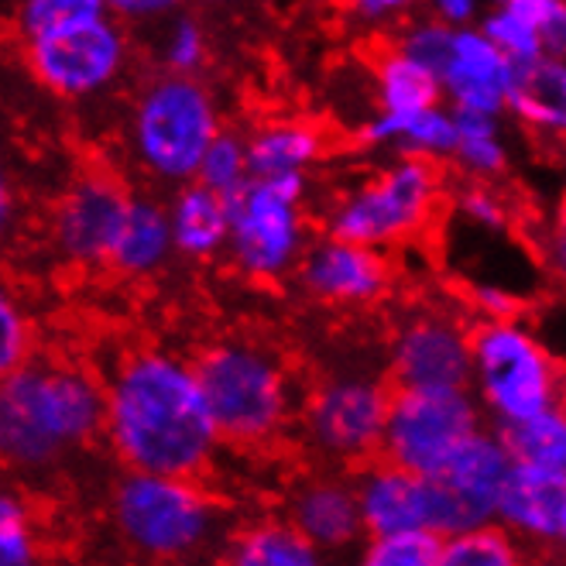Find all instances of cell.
I'll return each instance as SVG.
<instances>
[{"label": "cell", "instance_id": "6da1fadb", "mask_svg": "<svg viewBox=\"0 0 566 566\" xmlns=\"http://www.w3.org/2000/svg\"><path fill=\"white\" fill-rule=\"evenodd\" d=\"M104 429L135 474L182 481L203 471L220 443L196 368L161 350H135L117 364Z\"/></svg>", "mask_w": 566, "mask_h": 566}, {"label": "cell", "instance_id": "7a4b0ae2", "mask_svg": "<svg viewBox=\"0 0 566 566\" xmlns=\"http://www.w3.org/2000/svg\"><path fill=\"white\" fill-rule=\"evenodd\" d=\"M107 426V388L62 364H24L0 391V447L14 468L42 471Z\"/></svg>", "mask_w": 566, "mask_h": 566}, {"label": "cell", "instance_id": "3957f363", "mask_svg": "<svg viewBox=\"0 0 566 566\" xmlns=\"http://www.w3.org/2000/svg\"><path fill=\"white\" fill-rule=\"evenodd\" d=\"M223 135L217 104L192 76H158L145 86L130 117V148L145 172L165 182H196L213 142Z\"/></svg>", "mask_w": 566, "mask_h": 566}, {"label": "cell", "instance_id": "277c9868", "mask_svg": "<svg viewBox=\"0 0 566 566\" xmlns=\"http://www.w3.org/2000/svg\"><path fill=\"white\" fill-rule=\"evenodd\" d=\"M471 388L497 426H515L563 406L566 378L539 337L518 319H484L474 326Z\"/></svg>", "mask_w": 566, "mask_h": 566}, {"label": "cell", "instance_id": "5b68a950", "mask_svg": "<svg viewBox=\"0 0 566 566\" xmlns=\"http://www.w3.org/2000/svg\"><path fill=\"white\" fill-rule=\"evenodd\" d=\"M192 368L220 440L261 443L282 429L289 416V378L264 347L217 344Z\"/></svg>", "mask_w": 566, "mask_h": 566}, {"label": "cell", "instance_id": "8992f818", "mask_svg": "<svg viewBox=\"0 0 566 566\" xmlns=\"http://www.w3.org/2000/svg\"><path fill=\"white\" fill-rule=\"evenodd\" d=\"M437 199H440L437 161L402 155L371 182H364L347 199H340L337 210L329 213V238L371 251L391 248L419 234L429 223L432 210H437Z\"/></svg>", "mask_w": 566, "mask_h": 566}, {"label": "cell", "instance_id": "52a82bcc", "mask_svg": "<svg viewBox=\"0 0 566 566\" xmlns=\"http://www.w3.org/2000/svg\"><path fill=\"white\" fill-rule=\"evenodd\" d=\"M120 539L151 559H179L203 546L213 528V505L192 481L127 471L111 497Z\"/></svg>", "mask_w": 566, "mask_h": 566}, {"label": "cell", "instance_id": "ba28073f", "mask_svg": "<svg viewBox=\"0 0 566 566\" xmlns=\"http://www.w3.org/2000/svg\"><path fill=\"white\" fill-rule=\"evenodd\" d=\"M306 176L251 179L230 203V258L251 279H279L303 261Z\"/></svg>", "mask_w": 566, "mask_h": 566}, {"label": "cell", "instance_id": "9c48e42d", "mask_svg": "<svg viewBox=\"0 0 566 566\" xmlns=\"http://www.w3.org/2000/svg\"><path fill=\"white\" fill-rule=\"evenodd\" d=\"M28 70L59 96H90L117 80L127 59V39L111 8L93 4L45 35L24 42Z\"/></svg>", "mask_w": 566, "mask_h": 566}, {"label": "cell", "instance_id": "30bf717a", "mask_svg": "<svg viewBox=\"0 0 566 566\" xmlns=\"http://www.w3.org/2000/svg\"><path fill=\"white\" fill-rule=\"evenodd\" d=\"M481 429L471 391H395L381 460L419 478H432Z\"/></svg>", "mask_w": 566, "mask_h": 566}, {"label": "cell", "instance_id": "8fae6325", "mask_svg": "<svg viewBox=\"0 0 566 566\" xmlns=\"http://www.w3.org/2000/svg\"><path fill=\"white\" fill-rule=\"evenodd\" d=\"M515 460L502 440V432L478 429L443 468L429 478L432 484V532L440 539L474 532L497 522L505 481Z\"/></svg>", "mask_w": 566, "mask_h": 566}, {"label": "cell", "instance_id": "7c38bea8", "mask_svg": "<svg viewBox=\"0 0 566 566\" xmlns=\"http://www.w3.org/2000/svg\"><path fill=\"white\" fill-rule=\"evenodd\" d=\"M391 398L381 381L375 378H329L310 391L303 422L310 440L337 460H368L381 453Z\"/></svg>", "mask_w": 566, "mask_h": 566}, {"label": "cell", "instance_id": "4fadbf2b", "mask_svg": "<svg viewBox=\"0 0 566 566\" xmlns=\"http://www.w3.org/2000/svg\"><path fill=\"white\" fill-rule=\"evenodd\" d=\"M474 329L447 316H416L391 340L395 391H471Z\"/></svg>", "mask_w": 566, "mask_h": 566}, {"label": "cell", "instance_id": "5bb4252c", "mask_svg": "<svg viewBox=\"0 0 566 566\" xmlns=\"http://www.w3.org/2000/svg\"><path fill=\"white\" fill-rule=\"evenodd\" d=\"M130 196L111 176L76 179L55 207V244L76 264L107 261Z\"/></svg>", "mask_w": 566, "mask_h": 566}, {"label": "cell", "instance_id": "9a60e30c", "mask_svg": "<svg viewBox=\"0 0 566 566\" xmlns=\"http://www.w3.org/2000/svg\"><path fill=\"white\" fill-rule=\"evenodd\" d=\"M298 279L323 303L364 306L385 295L391 272L381 251L323 238L319 244L306 248L303 261H298Z\"/></svg>", "mask_w": 566, "mask_h": 566}, {"label": "cell", "instance_id": "2e32d148", "mask_svg": "<svg viewBox=\"0 0 566 566\" xmlns=\"http://www.w3.org/2000/svg\"><path fill=\"white\" fill-rule=\"evenodd\" d=\"M515 62L481 28H460L450 65L443 73V96L453 111L497 117L509 111Z\"/></svg>", "mask_w": 566, "mask_h": 566}, {"label": "cell", "instance_id": "e0dca14e", "mask_svg": "<svg viewBox=\"0 0 566 566\" xmlns=\"http://www.w3.org/2000/svg\"><path fill=\"white\" fill-rule=\"evenodd\" d=\"M357 502L364 532L371 539L402 536V532H432V484L429 478L378 460L357 481Z\"/></svg>", "mask_w": 566, "mask_h": 566}, {"label": "cell", "instance_id": "ac0fdd59", "mask_svg": "<svg viewBox=\"0 0 566 566\" xmlns=\"http://www.w3.org/2000/svg\"><path fill=\"white\" fill-rule=\"evenodd\" d=\"M566 522V478L546 474L536 468L515 463L502 502H497V522L512 536L532 543H559Z\"/></svg>", "mask_w": 566, "mask_h": 566}, {"label": "cell", "instance_id": "d6986e66", "mask_svg": "<svg viewBox=\"0 0 566 566\" xmlns=\"http://www.w3.org/2000/svg\"><path fill=\"white\" fill-rule=\"evenodd\" d=\"M292 525L303 532L319 553L350 546L364 532L357 488L350 481H333V478L310 481L292 497Z\"/></svg>", "mask_w": 566, "mask_h": 566}, {"label": "cell", "instance_id": "ffe728a7", "mask_svg": "<svg viewBox=\"0 0 566 566\" xmlns=\"http://www.w3.org/2000/svg\"><path fill=\"white\" fill-rule=\"evenodd\" d=\"M172 251H176V241H172L169 210L151 203V199L130 196L107 261L120 275H151L161 269L165 258Z\"/></svg>", "mask_w": 566, "mask_h": 566}, {"label": "cell", "instance_id": "44dd1931", "mask_svg": "<svg viewBox=\"0 0 566 566\" xmlns=\"http://www.w3.org/2000/svg\"><path fill=\"white\" fill-rule=\"evenodd\" d=\"M360 138L368 145H395L402 155L440 161L457 155V117L443 104L416 114H378L360 127Z\"/></svg>", "mask_w": 566, "mask_h": 566}, {"label": "cell", "instance_id": "7402d4cb", "mask_svg": "<svg viewBox=\"0 0 566 566\" xmlns=\"http://www.w3.org/2000/svg\"><path fill=\"white\" fill-rule=\"evenodd\" d=\"M509 111L536 130L566 135V62L536 59L515 65Z\"/></svg>", "mask_w": 566, "mask_h": 566}, {"label": "cell", "instance_id": "603a6c76", "mask_svg": "<svg viewBox=\"0 0 566 566\" xmlns=\"http://www.w3.org/2000/svg\"><path fill=\"white\" fill-rule=\"evenodd\" d=\"M176 251L189 258H210L230 244V203L207 186L189 182L169 207Z\"/></svg>", "mask_w": 566, "mask_h": 566}, {"label": "cell", "instance_id": "cb8c5ba5", "mask_svg": "<svg viewBox=\"0 0 566 566\" xmlns=\"http://www.w3.org/2000/svg\"><path fill=\"white\" fill-rule=\"evenodd\" d=\"M323 151V135L303 120L264 124L258 135L248 138L251 176L254 179H285L303 176Z\"/></svg>", "mask_w": 566, "mask_h": 566}, {"label": "cell", "instance_id": "d4e9b609", "mask_svg": "<svg viewBox=\"0 0 566 566\" xmlns=\"http://www.w3.org/2000/svg\"><path fill=\"white\" fill-rule=\"evenodd\" d=\"M223 566H323V553L292 522H258L230 543Z\"/></svg>", "mask_w": 566, "mask_h": 566}, {"label": "cell", "instance_id": "484cf974", "mask_svg": "<svg viewBox=\"0 0 566 566\" xmlns=\"http://www.w3.org/2000/svg\"><path fill=\"white\" fill-rule=\"evenodd\" d=\"M375 86H378L381 114H416V111L440 107L443 99L440 76L429 73L426 65H419L398 49L381 52L375 65Z\"/></svg>", "mask_w": 566, "mask_h": 566}, {"label": "cell", "instance_id": "4316f807", "mask_svg": "<svg viewBox=\"0 0 566 566\" xmlns=\"http://www.w3.org/2000/svg\"><path fill=\"white\" fill-rule=\"evenodd\" d=\"M502 440L522 468L566 478V409L556 406L543 416H532L515 426H497Z\"/></svg>", "mask_w": 566, "mask_h": 566}, {"label": "cell", "instance_id": "83f0119b", "mask_svg": "<svg viewBox=\"0 0 566 566\" xmlns=\"http://www.w3.org/2000/svg\"><path fill=\"white\" fill-rule=\"evenodd\" d=\"M453 117H457V155H453V161H460L463 169L478 179L502 172L509 165V151H505V138H502V127H497V117L468 114V111H453Z\"/></svg>", "mask_w": 566, "mask_h": 566}, {"label": "cell", "instance_id": "f1b7e54d", "mask_svg": "<svg viewBox=\"0 0 566 566\" xmlns=\"http://www.w3.org/2000/svg\"><path fill=\"white\" fill-rule=\"evenodd\" d=\"M440 566H525V556L512 532L502 525H484L443 539Z\"/></svg>", "mask_w": 566, "mask_h": 566}, {"label": "cell", "instance_id": "f546056e", "mask_svg": "<svg viewBox=\"0 0 566 566\" xmlns=\"http://www.w3.org/2000/svg\"><path fill=\"white\" fill-rule=\"evenodd\" d=\"M251 155H248V142L238 135H223L213 142V148L207 151L203 165H199V176L196 182L207 186L210 192L223 196V199H234L248 182H251Z\"/></svg>", "mask_w": 566, "mask_h": 566}, {"label": "cell", "instance_id": "4dcf8cb0", "mask_svg": "<svg viewBox=\"0 0 566 566\" xmlns=\"http://www.w3.org/2000/svg\"><path fill=\"white\" fill-rule=\"evenodd\" d=\"M481 31L484 35L502 49L515 65L522 62H536V59H546L543 55V42H539V31L536 24H532L522 8L515 4V0H509V4L494 8L481 18Z\"/></svg>", "mask_w": 566, "mask_h": 566}, {"label": "cell", "instance_id": "1f68e13d", "mask_svg": "<svg viewBox=\"0 0 566 566\" xmlns=\"http://www.w3.org/2000/svg\"><path fill=\"white\" fill-rule=\"evenodd\" d=\"M443 539L437 532H402L371 539L357 566H440Z\"/></svg>", "mask_w": 566, "mask_h": 566}, {"label": "cell", "instance_id": "d6a6232c", "mask_svg": "<svg viewBox=\"0 0 566 566\" xmlns=\"http://www.w3.org/2000/svg\"><path fill=\"white\" fill-rule=\"evenodd\" d=\"M453 45H457V28L443 24L440 18H426V21H412L402 31V39H398L395 49L406 52L409 59H416L419 65H426L429 73H437L440 83H443Z\"/></svg>", "mask_w": 566, "mask_h": 566}, {"label": "cell", "instance_id": "836d02e7", "mask_svg": "<svg viewBox=\"0 0 566 566\" xmlns=\"http://www.w3.org/2000/svg\"><path fill=\"white\" fill-rule=\"evenodd\" d=\"M0 566H39L35 528L14 494H4L0 502Z\"/></svg>", "mask_w": 566, "mask_h": 566}, {"label": "cell", "instance_id": "e575fe53", "mask_svg": "<svg viewBox=\"0 0 566 566\" xmlns=\"http://www.w3.org/2000/svg\"><path fill=\"white\" fill-rule=\"evenodd\" d=\"M515 4L536 24L543 55L566 62V0H515Z\"/></svg>", "mask_w": 566, "mask_h": 566}, {"label": "cell", "instance_id": "d590c367", "mask_svg": "<svg viewBox=\"0 0 566 566\" xmlns=\"http://www.w3.org/2000/svg\"><path fill=\"white\" fill-rule=\"evenodd\" d=\"M161 55H165V65H169L176 76H189L207 55L203 28H199L192 18H176L172 28H169V35H165Z\"/></svg>", "mask_w": 566, "mask_h": 566}, {"label": "cell", "instance_id": "8d00e7d4", "mask_svg": "<svg viewBox=\"0 0 566 566\" xmlns=\"http://www.w3.org/2000/svg\"><path fill=\"white\" fill-rule=\"evenodd\" d=\"M28 344H31V333H28V319L24 313L4 298L0 303V371L14 375L28 364Z\"/></svg>", "mask_w": 566, "mask_h": 566}, {"label": "cell", "instance_id": "74e56055", "mask_svg": "<svg viewBox=\"0 0 566 566\" xmlns=\"http://www.w3.org/2000/svg\"><path fill=\"white\" fill-rule=\"evenodd\" d=\"M457 210L468 217L474 227H481V230H505V223H509L505 199L497 196L491 186H484V182L463 186L460 199H457Z\"/></svg>", "mask_w": 566, "mask_h": 566}, {"label": "cell", "instance_id": "f35d334b", "mask_svg": "<svg viewBox=\"0 0 566 566\" xmlns=\"http://www.w3.org/2000/svg\"><path fill=\"white\" fill-rule=\"evenodd\" d=\"M437 18L450 28H474L471 21L478 18V4L474 0H440L437 4Z\"/></svg>", "mask_w": 566, "mask_h": 566}, {"label": "cell", "instance_id": "ab89813d", "mask_svg": "<svg viewBox=\"0 0 566 566\" xmlns=\"http://www.w3.org/2000/svg\"><path fill=\"white\" fill-rule=\"evenodd\" d=\"M406 8L398 0H360L357 18L360 21H388V14H402Z\"/></svg>", "mask_w": 566, "mask_h": 566}, {"label": "cell", "instance_id": "60d3db41", "mask_svg": "<svg viewBox=\"0 0 566 566\" xmlns=\"http://www.w3.org/2000/svg\"><path fill=\"white\" fill-rule=\"evenodd\" d=\"M117 14L124 18H142V14H165L172 11L169 0H120V4H114Z\"/></svg>", "mask_w": 566, "mask_h": 566}, {"label": "cell", "instance_id": "b9f144b4", "mask_svg": "<svg viewBox=\"0 0 566 566\" xmlns=\"http://www.w3.org/2000/svg\"><path fill=\"white\" fill-rule=\"evenodd\" d=\"M549 269L566 282V241L559 234H553V244H549Z\"/></svg>", "mask_w": 566, "mask_h": 566}, {"label": "cell", "instance_id": "7bdbcfd3", "mask_svg": "<svg viewBox=\"0 0 566 566\" xmlns=\"http://www.w3.org/2000/svg\"><path fill=\"white\" fill-rule=\"evenodd\" d=\"M556 234L566 241V199H563V207H559V217H556Z\"/></svg>", "mask_w": 566, "mask_h": 566}, {"label": "cell", "instance_id": "ee69618b", "mask_svg": "<svg viewBox=\"0 0 566 566\" xmlns=\"http://www.w3.org/2000/svg\"><path fill=\"white\" fill-rule=\"evenodd\" d=\"M539 566H566V559H546V563H539Z\"/></svg>", "mask_w": 566, "mask_h": 566}, {"label": "cell", "instance_id": "f6af8a7d", "mask_svg": "<svg viewBox=\"0 0 566 566\" xmlns=\"http://www.w3.org/2000/svg\"><path fill=\"white\" fill-rule=\"evenodd\" d=\"M559 543L566 546V522H563V536H559Z\"/></svg>", "mask_w": 566, "mask_h": 566}, {"label": "cell", "instance_id": "bcb514c9", "mask_svg": "<svg viewBox=\"0 0 566 566\" xmlns=\"http://www.w3.org/2000/svg\"><path fill=\"white\" fill-rule=\"evenodd\" d=\"M563 409H566V391H563Z\"/></svg>", "mask_w": 566, "mask_h": 566}]
</instances>
